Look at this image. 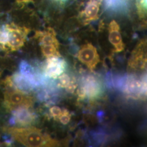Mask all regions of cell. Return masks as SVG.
Returning a JSON list of instances; mask_svg holds the SVG:
<instances>
[{
	"label": "cell",
	"instance_id": "9",
	"mask_svg": "<svg viewBox=\"0 0 147 147\" xmlns=\"http://www.w3.org/2000/svg\"><path fill=\"white\" fill-rule=\"evenodd\" d=\"M102 0H89L84 6V9L81 13L85 24L98 19L100 5Z\"/></svg>",
	"mask_w": 147,
	"mask_h": 147
},
{
	"label": "cell",
	"instance_id": "4",
	"mask_svg": "<svg viewBox=\"0 0 147 147\" xmlns=\"http://www.w3.org/2000/svg\"><path fill=\"white\" fill-rule=\"evenodd\" d=\"M101 91L100 81L93 76H88L83 80L82 84L78 90V94L80 98L87 96L93 99L100 95Z\"/></svg>",
	"mask_w": 147,
	"mask_h": 147
},
{
	"label": "cell",
	"instance_id": "10",
	"mask_svg": "<svg viewBox=\"0 0 147 147\" xmlns=\"http://www.w3.org/2000/svg\"><path fill=\"white\" fill-rule=\"evenodd\" d=\"M109 39L111 44L115 47L116 53L121 52L124 49V44L120 32V28L115 20L111 21L109 27Z\"/></svg>",
	"mask_w": 147,
	"mask_h": 147
},
{
	"label": "cell",
	"instance_id": "21",
	"mask_svg": "<svg viewBox=\"0 0 147 147\" xmlns=\"http://www.w3.org/2000/svg\"><path fill=\"white\" fill-rule=\"evenodd\" d=\"M53 2L58 3L60 5H65L69 2H70L71 0H53Z\"/></svg>",
	"mask_w": 147,
	"mask_h": 147
},
{
	"label": "cell",
	"instance_id": "3",
	"mask_svg": "<svg viewBox=\"0 0 147 147\" xmlns=\"http://www.w3.org/2000/svg\"><path fill=\"white\" fill-rule=\"evenodd\" d=\"M9 38L7 45L11 51L19 50L24 45L29 30L25 27L17 26L14 24L6 25Z\"/></svg>",
	"mask_w": 147,
	"mask_h": 147
},
{
	"label": "cell",
	"instance_id": "15",
	"mask_svg": "<svg viewBox=\"0 0 147 147\" xmlns=\"http://www.w3.org/2000/svg\"><path fill=\"white\" fill-rule=\"evenodd\" d=\"M136 5L140 17L144 18L147 14V0H136Z\"/></svg>",
	"mask_w": 147,
	"mask_h": 147
},
{
	"label": "cell",
	"instance_id": "20",
	"mask_svg": "<svg viewBox=\"0 0 147 147\" xmlns=\"http://www.w3.org/2000/svg\"><path fill=\"white\" fill-rule=\"evenodd\" d=\"M77 87V85L75 84V81L71 80V82L70 83V84H69L67 87H66L65 88L66 89V90L69 92V93H73L74 92L75 90L76 89Z\"/></svg>",
	"mask_w": 147,
	"mask_h": 147
},
{
	"label": "cell",
	"instance_id": "11",
	"mask_svg": "<svg viewBox=\"0 0 147 147\" xmlns=\"http://www.w3.org/2000/svg\"><path fill=\"white\" fill-rule=\"evenodd\" d=\"M12 118L14 123H17L22 126L31 124L35 119V116L28 110V108L20 107L13 110Z\"/></svg>",
	"mask_w": 147,
	"mask_h": 147
},
{
	"label": "cell",
	"instance_id": "2",
	"mask_svg": "<svg viewBox=\"0 0 147 147\" xmlns=\"http://www.w3.org/2000/svg\"><path fill=\"white\" fill-rule=\"evenodd\" d=\"M8 89L5 93V105L11 110L20 107L29 108L31 106L33 100L31 96L19 89Z\"/></svg>",
	"mask_w": 147,
	"mask_h": 147
},
{
	"label": "cell",
	"instance_id": "13",
	"mask_svg": "<svg viewBox=\"0 0 147 147\" xmlns=\"http://www.w3.org/2000/svg\"><path fill=\"white\" fill-rule=\"evenodd\" d=\"M143 44H141L138 47H137L135 53L131 58V61L129 62L131 67L135 68L139 66L140 67L144 68L145 65V53H144L143 49Z\"/></svg>",
	"mask_w": 147,
	"mask_h": 147
},
{
	"label": "cell",
	"instance_id": "22",
	"mask_svg": "<svg viewBox=\"0 0 147 147\" xmlns=\"http://www.w3.org/2000/svg\"><path fill=\"white\" fill-rule=\"evenodd\" d=\"M16 1L19 4H25L31 2L32 0H16Z\"/></svg>",
	"mask_w": 147,
	"mask_h": 147
},
{
	"label": "cell",
	"instance_id": "18",
	"mask_svg": "<svg viewBox=\"0 0 147 147\" xmlns=\"http://www.w3.org/2000/svg\"><path fill=\"white\" fill-rule=\"evenodd\" d=\"M71 119V115L68 111L66 110L62 111L61 115L58 117V119L62 124L66 125L68 123Z\"/></svg>",
	"mask_w": 147,
	"mask_h": 147
},
{
	"label": "cell",
	"instance_id": "16",
	"mask_svg": "<svg viewBox=\"0 0 147 147\" xmlns=\"http://www.w3.org/2000/svg\"><path fill=\"white\" fill-rule=\"evenodd\" d=\"M9 34L6 26H3L0 28V44L2 46L7 45L8 41Z\"/></svg>",
	"mask_w": 147,
	"mask_h": 147
},
{
	"label": "cell",
	"instance_id": "19",
	"mask_svg": "<svg viewBox=\"0 0 147 147\" xmlns=\"http://www.w3.org/2000/svg\"><path fill=\"white\" fill-rule=\"evenodd\" d=\"M49 111H50V115L53 116L55 119L58 118V117L60 116L62 112L61 109L57 106H53L50 109Z\"/></svg>",
	"mask_w": 147,
	"mask_h": 147
},
{
	"label": "cell",
	"instance_id": "14",
	"mask_svg": "<svg viewBox=\"0 0 147 147\" xmlns=\"http://www.w3.org/2000/svg\"><path fill=\"white\" fill-rule=\"evenodd\" d=\"M58 47H59L55 45H40L42 55L47 58L53 57H61V55L58 51Z\"/></svg>",
	"mask_w": 147,
	"mask_h": 147
},
{
	"label": "cell",
	"instance_id": "17",
	"mask_svg": "<svg viewBox=\"0 0 147 147\" xmlns=\"http://www.w3.org/2000/svg\"><path fill=\"white\" fill-rule=\"evenodd\" d=\"M59 81V86L62 88L67 87L71 81V80L68 75L66 74H62L58 78Z\"/></svg>",
	"mask_w": 147,
	"mask_h": 147
},
{
	"label": "cell",
	"instance_id": "1",
	"mask_svg": "<svg viewBox=\"0 0 147 147\" xmlns=\"http://www.w3.org/2000/svg\"><path fill=\"white\" fill-rule=\"evenodd\" d=\"M4 131L26 147H53L58 142L36 127H4Z\"/></svg>",
	"mask_w": 147,
	"mask_h": 147
},
{
	"label": "cell",
	"instance_id": "7",
	"mask_svg": "<svg viewBox=\"0 0 147 147\" xmlns=\"http://www.w3.org/2000/svg\"><path fill=\"white\" fill-rule=\"evenodd\" d=\"M6 84L9 87L15 88L26 93L38 87L34 81L20 73H16L7 79Z\"/></svg>",
	"mask_w": 147,
	"mask_h": 147
},
{
	"label": "cell",
	"instance_id": "5",
	"mask_svg": "<svg viewBox=\"0 0 147 147\" xmlns=\"http://www.w3.org/2000/svg\"><path fill=\"white\" fill-rule=\"evenodd\" d=\"M78 58L92 71L100 61L96 49L91 44H85L81 47L78 54Z\"/></svg>",
	"mask_w": 147,
	"mask_h": 147
},
{
	"label": "cell",
	"instance_id": "12",
	"mask_svg": "<svg viewBox=\"0 0 147 147\" xmlns=\"http://www.w3.org/2000/svg\"><path fill=\"white\" fill-rule=\"evenodd\" d=\"M36 37L39 39L40 45H55L59 47V42L56 38V34L54 30L49 28L42 32H37Z\"/></svg>",
	"mask_w": 147,
	"mask_h": 147
},
{
	"label": "cell",
	"instance_id": "8",
	"mask_svg": "<svg viewBox=\"0 0 147 147\" xmlns=\"http://www.w3.org/2000/svg\"><path fill=\"white\" fill-rule=\"evenodd\" d=\"M66 62L59 57H53L47 58L44 67L45 75L49 78L57 79L64 71Z\"/></svg>",
	"mask_w": 147,
	"mask_h": 147
},
{
	"label": "cell",
	"instance_id": "6",
	"mask_svg": "<svg viewBox=\"0 0 147 147\" xmlns=\"http://www.w3.org/2000/svg\"><path fill=\"white\" fill-rule=\"evenodd\" d=\"M146 81L145 77L141 80L133 76L127 78L123 84V92L136 99L145 95L147 92Z\"/></svg>",
	"mask_w": 147,
	"mask_h": 147
}]
</instances>
